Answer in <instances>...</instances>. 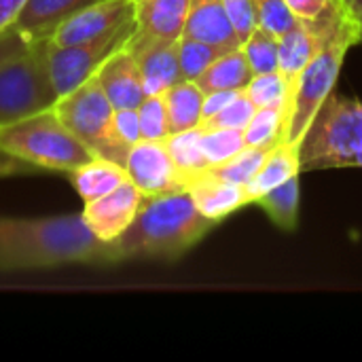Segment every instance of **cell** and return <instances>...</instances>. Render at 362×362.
I'll list each match as a JSON object with an SVG mask.
<instances>
[{
    "label": "cell",
    "instance_id": "obj_15",
    "mask_svg": "<svg viewBox=\"0 0 362 362\" xmlns=\"http://www.w3.org/2000/svg\"><path fill=\"white\" fill-rule=\"evenodd\" d=\"M191 0H138L136 2V38L144 40H180Z\"/></svg>",
    "mask_w": 362,
    "mask_h": 362
},
{
    "label": "cell",
    "instance_id": "obj_8",
    "mask_svg": "<svg viewBox=\"0 0 362 362\" xmlns=\"http://www.w3.org/2000/svg\"><path fill=\"white\" fill-rule=\"evenodd\" d=\"M134 32H136V25L125 28L117 34L98 38V40H89L81 45H66V47H59L47 40V68H49V76H51L57 98L74 91L85 81H89L115 51L127 45Z\"/></svg>",
    "mask_w": 362,
    "mask_h": 362
},
{
    "label": "cell",
    "instance_id": "obj_5",
    "mask_svg": "<svg viewBox=\"0 0 362 362\" xmlns=\"http://www.w3.org/2000/svg\"><path fill=\"white\" fill-rule=\"evenodd\" d=\"M362 168V102L331 93L301 142V172Z\"/></svg>",
    "mask_w": 362,
    "mask_h": 362
},
{
    "label": "cell",
    "instance_id": "obj_30",
    "mask_svg": "<svg viewBox=\"0 0 362 362\" xmlns=\"http://www.w3.org/2000/svg\"><path fill=\"white\" fill-rule=\"evenodd\" d=\"M142 140H165L170 136V121L163 93L159 95H144L138 106Z\"/></svg>",
    "mask_w": 362,
    "mask_h": 362
},
{
    "label": "cell",
    "instance_id": "obj_14",
    "mask_svg": "<svg viewBox=\"0 0 362 362\" xmlns=\"http://www.w3.org/2000/svg\"><path fill=\"white\" fill-rule=\"evenodd\" d=\"M185 189L191 195L195 208L216 225L225 221L227 216H231L233 212L248 206V195L242 185L223 180L210 174L208 170L195 174L185 185Z\"/></svg>",
    "mask_w": 362,
    "mask_h": 362
},
{
    "label": "cell",
    "instance_id": "obj_27",
    "mask_svg": "<svg viewBox=\"0 0 362 362\" xmlns=\"http://www.w3.org/2000/svg\"><path fill=\"white\" fill-rule=\"evenodd\" d=\"M280 36L265 28H257L242 45L244 55L250 64L252 74H267L278 70V49H280Z\"/></svg>",
    "mask_w": 362,
    "mask_h": 362
},
{
    "label": "cell",
    "instance_id": "obj_36",
    "mask_svg": "<svg viewBox=\"0 0 362 362\" xmlns=\"http://www.w3.org/2000/svg\"><path fill=\"white\" fill-rule=\"evenodd\" d=\"M30 45H32V40L25 38L17 28H11V30L2 32L0 34V64L21 55L23 51L30 49Z\"/></svg>",
    "mask_w": 362,
    "mask_h": 362
},
{
    "label": "cell",
    "instance_id": "obj_23",
    "mask_svg": "<svg viewBox=\"0 0 362 362\" xmlns=\"http://www.w3.org/2000/svg\"><path fill=\"white\" fill-rule=\"evenodd\" d=\"M165 146H168V153L180 174L182 185H187L195 174L210 168L206 161L204 148H202V127L170 134L165 138Z\"/></svg>",
    "mask_w": 362,
    "mask_h": 362
},
{
    "label": "cell",
    "instance_id": "obj_13",
    "mask_svg": "<svg viewBox=\"0 0 362 362\" xmlns=\"http://www.w3.org/2000/svg\"><path fill=\"white\" fill-rule=\"evenodd\" d=\"M115 108H138L144 100L142 74L127 47L115 51L93 74Z\"/></svg>",
    "mask_w": 362,
    "mask_h": 362
},
{
    "label": "cell",
    "instance_id": "obj_29",
    "mask_svg": "<svg viewBox=\"0 0 362 362\" xmlns=\"http://www.w3.org/2000/svg\"><path fill=\"white\" fill-rule=\"evenodd\" d=\"M246 146L242 129H204L202 127V148L208 165H218L240 153Z\"/></svg>",
    "mask_w": 362,
    "mask_h": 362
},
{
    "label": "cell",
    "instance_id": "obj_33",
    "mask_svg": "<svg viewBox=\"0 0 362 362\" xmlns=\"http://www.w3.org/2000/svg\"><path fill=\"white\" fill-rule=\"evenodd\" d=\"M223 4L235 28L240 45H244V40L259 28V15L255 8V2L252 0H223Z\"/></svg>",
    "mask_w": 362,
    "mask_h": 362
},
{
    "label": "cell",
    "instance_id": "obj_17",
    "mask_svg": "<svg viewBox=\"0 0 362 362\" xmlns=\"http://www.w3.org/2000/svg\"><path fill=\"white\" fill-rule=\"evenodd\" d=\"M299 174H301V144L288 142V140L276 144L267 153L255 178L244 187L248 195V204H257L259 197H263L272 189L284 185L286 180Z\"/></svg>",
    "mask_w": 362,
    "mask_h": 362
},
{
    "label": "cell",
    "instance_id": "obj_34",
    "mask_svg": "<svg viewBox=\"0 0 362 362\" xmlns=\"http://www.w3.org/2000/svg\"><path fill=\"white\" fill-rule=\"evenodd\" d=\"M112 125H115L117 136H119L127 146H134L136 142L142 140L138 108H115Z\"/></svg>",
    "mask_w": 362,
    "mask_h": 362
},
{
    "label": "cell",
    "instance_id": "obj_18",
    "mask_svg": "<svg viewBox=\"0 0 362 362\" xmlns=\"http://www.w3.org/2000/svg\"><path fill=\"white\" fill-rule=\"evenodd\" d=\"M98 0H28L15 28L34 40H47L76 11Z\"/></svg>",
    "mask_w": 362,
    "mask_h": 362
},
{
    "label": "cell",
    "instance_id": "obj_39",
    "mask_svg": "<svg viewBox=\"0 0 362 362\" xmlns=\"http://www.w3.org/2000/svg\"><path fill=\"white\" fill-rule=\"evenodd\" d=\"M28 0H0V34L15 28Z\"/></svg>",
    "mask_w": 362,
    "mask_h": 362
},
{
    "label": "cell",
    "instance_id": "obj_24",
    "mask_svg": "<svg viewBox=\"0 0 362 362\" xmlns=\"http://www.w3.org/2000/svg\"><path fill=\"white\" fill-rule=\"evenodd\" d=\"M299 199H301V185L299 176L286 180L284 185L272 189L257 204L265 210L272 223L282 231H295L299 223Z\"/></svg>",
    "mask_w": 362,
    "mask_h": 362
},
{
    "label": "cell",
    "instance_id": "obj_21",
    "mask_svg": "<svg viewBox=\"0 0 362 362\" xmlns=\"http://www.w3.org/2000/svg\"><path fill=\"white\" fill-rule=\"evenodd\" d=\"M250 64L244 55L242 47L225 51L199 78L197 85L204 89V93L218 91V89H246L252 78Z\"/></svg>",
    "mask_w": 362,
    "mask_h": 362
},
{
    "label": "cell",
    "instance_id": "obj_9",
    "mask_svg": "<svg viewBox=\"0 0 362 362\" xmlns=\"http://www.w3.org/2000/svg\"><path fill=\"white\" fill-rule=\"evenodd\" d=\"M136 25V0H98L70 15L49 38L53 45H81Z\"/></svg>",
    "mask_w": 362,
    "mask_h": 362
},
{
    "label": "cell",
    "instance_id": "obj_35",
    "mask_svg": "<svg viewBox=\"0 0 362 362\" xmlns=\"http://www.w3.org/2000/svg\"><path fill=\"white\" fill-rule=\"evenodd\" d=\"M244 89H218V91H210L204 95V108H202V123L208 121L210 117L218 115L223 108H227ZM199 123V125H202Z\"/></svg>",
    "mask_w": 362,
    "mask_h": 362
},
{
    "label": "cell",
    "instance_id": "obj_25",
    "mask_svg": "<svg viewBox=\"0 0 362 362\" xmlns=\"http://www.w3.org/2000/svg\"><path fill=\"white\" fill-rule=\"evenodd\" d=\"M225 51L223 47L210 45L206 40H197L191 36H182L178 40V62H180V74L187 81H197Z\"/></svg>",
    "mask_w": 362,
    "mask_h": 362
},
{
    "label": "cell",
    "instance_id": "obj_10",
    "mask_svg": "<svg viewBox=\"0 0 362 362\" xmlns=\"http://www.w3.org/2000/svg\"><path fill=\"white\" fill-rule=\"evenodd\" d=\"M127 178L144 195H161L182 191L185 185L168 153L165 140H140L136 142L125 161Z\"/></svg>",
    "mask_w": 362,
    "mask_h": 362
},
{
    "label": "cell",
    "instance_id": "obj_12",
    "mask_svg": "<svg viewBox=\"0 0 362 362\" xmlns=\"http://www.w3.org/2000/svg\"><path fill=\"white\" fill-rule=\"evenodd\" d=\"M132 55L136 57L142 74V85L146 95H159L165 93L172 85L182 81L180 74V62H178V40L165 42V40H144L132 38L125 45Z\"/></svg>",
    "mask_w": 362,
    "mask_h": 362
},
{
    "label": "cell",
    "instance_id": "obj_38",
    "mask_svg": "<svg viewBox=\"0 0 362 362\" xmlns=\"http://www.w3.org/2000/svg\"><path fill=\"white\" fill-rule=\"evenodd\" d=\"M297 19H316L333 0H284Z\"/></svg>",
    "mask_w": 362,
    "mask_h": 362
},
{
    "label": "cell",
    "instance_id": "obj_22",
    "mask_svg": "<svg viewBox=\"0 0 362 362\" xmlns=\"http://www.w3.org/2000/svg\"><path fill=\"white\" fill-rule=\"evenodd\" d=\"M286 125H288V104L257 108L250 123L244 129L246 146L272 151L276 144L286 140Z\"/></svg>",
    "mask_w": 362,
    "mask_h": 362
},
{
    "label": "cell",
    "instance_id": "obj_16",
    "mask_svg": "<svg viewBox=\"0 0 362 362\" xmlns=\"http://www.w3.org/2000/svg\"><path fill=\"white\" fill-rule=\"evenodd\" d=\"M223 49L242 47L223 0H191L185 34Z\"/></svg>",
    "mask_w": 362,
    "mask_h": 362
},
{
    "label": "cell",
    "instance_id": "obj_11",
    "mask_svg": "<svg viewBox=\"0 0 362 362\" xmlns=\"http://www.w3.org/2000/svg\"><path fill=\"white\" fill-rule=\"evenodd\" d=\"M144 193L132 180H125L100 199L85 204L81 214L95 238L102 242H115L134 223Z\"/></svg>",
    "mask_w": 362,
    "mask_h": 362
},
{
    "label": "cell",
    "instance_id": "obj_37",
    "mask_svg": "<svg viewBox=\"0 0 362 362\" xmlns=\"http://www.w3.org/2000/svg\"><path fill=\"white\" fill-rule=\"evenodd\" d=\"M40 172V168L19 159V157H13L8 155L6 151L0 148V178H11V176H30V174H36Z\"/></svg>",
    "mask_w": 362,
    "mask_h": 362
},
{
    "label": "cell",
    "instance_id": "obj_1",
    "mask_svg": "<svg viewBox=\"0 0 362 362\" xmlns=\"http://www.w3.org/2000/svg\"><path fill=\"white\" fill-rule=\"evenodd\" d=\"M110 263H115L110 242L95 238L81 212L40 218L0 216L2 272Z\"/></svg>",
    "mask_w": 362,
    "mask_h": 362
},
{
    "label": "cell",
    "instance_id": "obj_32",
    "mask_svg": "<svg viewBox=\"0 0 362 362\" xmlns=\"http://www.w3.org/2000/svg\"><path fill=\"white\" fill-rule=\"evenodd\" d=\"M257 15H259V25L274 32L276 36H282L286 30H291L297 23V17L293 11L286 6L284 0H252Z\"/></svg>",
    "mask_w": 362,
    "mask_h": 362
},
{
    "label": "cell",
    "instance_id": "obj_3",
    "mask_svg": "<svg viewBox=\"0 0 362 362\" xmlns=\"http://www.w3.org/2000/svg\"><path fill=\"white\" fill-rule=\"evenodd\" d=\"M354 45H361V21L346 0L335 28L297 78L286 125L288 142H303L320 106L335 91L344 59Z\"/></svg>",
    "mask_w": 362,
    "mask_h": 362
},
{
    "label": "cell",
    "instance_id": "obj_26",
    "mask_svg": "<svg viewBox=\"0 0 362 362\" xmlns=\"http://www.w3.org/2000/svg\"><path fill=\"white\" fill-rule=\"evenodd\" d=\"M269 151L265 148H257V146H244L240 153H235L233 157H229L227 161L218 163V165H210L206 168L210 174L223 178V180H229V182H235V185H242L246 187L255 174L259 172V168L263 165L265 157H267Z\"/></svg>",
    "mask_w": 362,
    "mask_h": 362
},
{
    "label": "cell",
    "instance_id": "obj_40",
    "mask_svg": "<svg viewBox=\"0 0 362 362\" xmlns=\"http://www.w3.org/2000/svg\"><path fill=\"white\" fill-rule=\"evenodd\" d=\"M136 2H138V0H136Z\"/></svg>",
    "mask_w": 362,
    "mask_h": 362
},
{
    "label": "cell",
    "instance_id": "obj_20",
    "mask_svg": "<svg viewBox=\"0 0 362 362\" xmlns=\"http://www.w3.org/2000/svg\"><path fill=\"white\" fill-rule=\"evenodd\" d=\"M204 95L206 93L197 85V81H187V78L178 81L163 93L165 108H168V121H170V134L199 127Z\"/></svg>",
    "mask_w": 362,
    "mask_h": 362
},
{
    "label": "cell",
    "instance_id": "obj_31",
    "mask_svg": "<svg viewBox=\"0 0 362 362\" xmlns=\"http://www.w3.org/2000/svg\"><path fill=\"white\" fill-rule=\"evenodd\" d=\"M255 110H257V106L250 102L246 91H242L227 108H223L218 115L204 121L199 127H204V129H242L244 132L246 125L250 123Z\"/></svg>",
    "mask_w": 362,
    "mask_h": 362
},
{
    "label": "cell",
    "instance_id": "obj_7",
    "mask_svg": "<svg viewBox=\"0 0 362 362\" xmlns=\"http://www.w3.org/2000/svg\"><path fill=\"white\" fill-rule=\"evenodd\" d=\"M47 40H34L28 51L0 64V125L55 104L57 93L47 68Z\"/></svg>",
    "mask_w": 362,
    "mask_h": 362
},
{
    "label": "cell",
    "instance_id": "obj_6",
    "mask_svg": "<svg viewBox=\"0 0 362 362\" xmlns=\"http://www.w3.org/2000/svg\"><path fill=\"white\" fill-rule=\"evenodd\" d=\"M62 123L93 153V157L110 159L125 168L127 146L115 132V106L106 98L95 76L85 81L74 91L59 95L53 104Z\"/></svg>",
    "mask_w": 362,
    "mask_h": 362
},
{
    "label": "cell",
    "instance_id": "obj_28",
    "mask_svg": "<svg viewBox=\"0 0 362 362\" xmlns=\"http://www.w3.org/2000/svg\"><path fill=\"white\" fill-rule=\"evenodd\" d=\"M250 102L257 108L265 106H276V104H288V115H291V98H288V85L280 70L267 72V74H255L244 89Z\"/></svg>",
    "mask_w": 362,
    "mask_h": 362
},
{
    "label": "cell",
    "instance_id": "obj_19",
    "mask_svg": "<svg viewBox=\"0 0 362 362\" xmlns=\"http://www.w3.org/2000/svg\"><path fill=\"white\" fill-rule=\"evenodd\" d=\"M70 182L83 204L95 202L102 195L110 193L112 189L121 187L127 178V170L121 163H115L110 159L93 157L91 161L78 165L76 170L68 172Z\"/></svg>",
    "mask_w": 362,
    "mask_h": 362
},
{
    "label": "cell",
    "instance_id": "obj_2",
    "mask_svg": "<svg viewBox=\"0 0 362 362\" xmlns=\"http://www.w3.org/2000/svg\"><path fill=\"white\" fill-rule=\"evenodd\" d=\"M214 227L216 223L195 208L187 189L144 195L134 223L110 242L115 263L129 259H178Z\"/></svg>",
    "mask_w": 362,
    "mask_h": 362
},
{
    "label": "cell",
    "instance_id": "obj_4",
    "mask_svg": "<svg viewBox=\"0 0 362 362\" xmlns=\"http://www.w3.org/2000/svg\"><path fill=\"white\" fill-rule=\"evenodd\" d=\"M0 148L40 170L66 174L93 159V153L62 123L53 106L0 125Z\"/></svg>",
    "mask_w": 362,
    "mask_h": 362
}]
</instances>
